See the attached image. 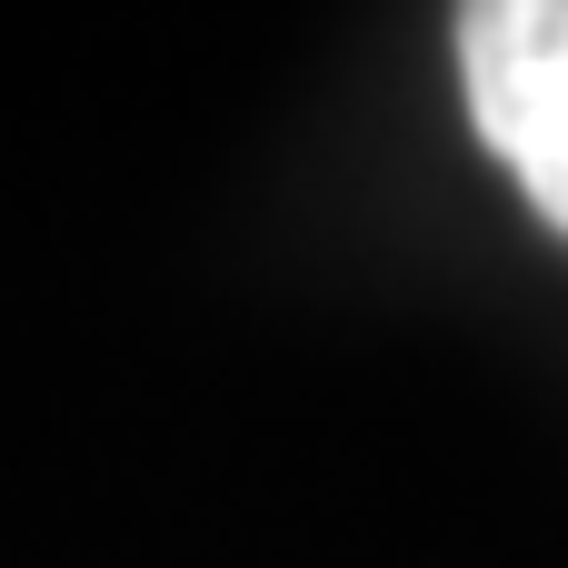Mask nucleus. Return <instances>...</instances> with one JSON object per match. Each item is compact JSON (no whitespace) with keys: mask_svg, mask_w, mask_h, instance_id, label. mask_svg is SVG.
<instances>
[{"mask_svg":"<svg viewBox=\"0 0 568 568\" xmlns=\"http://www.w3.org/2000/svg\"><path fill=\"white\" fill-rule=\"evenodd\" d=\"M459 90L479 150L568 240V0H479L459 10Z\"/></svg>","mask_w":568,"mask_h":568,"instance_id":"f257e3e1","label":"nucleus"}]
</instances>
